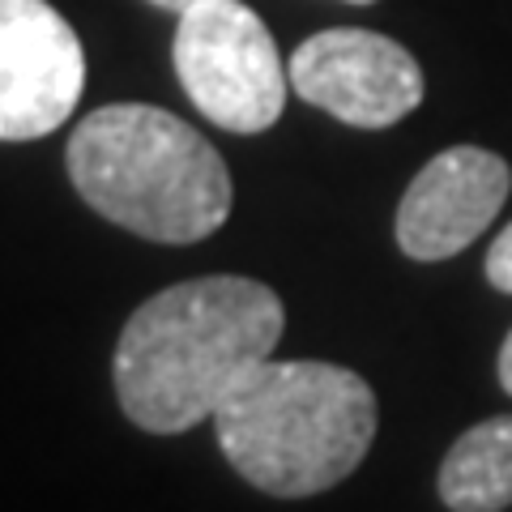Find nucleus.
Segmentation results:
<instances>
[{
	"label": "nucleus",
	"mask_w": 512,
	"mask_h": 512,
	"mask_svg": "<svg viewBox=\"0 0 512 512\" xmlns=\"http://www.w3.org/2000/svg\"><path fill=\"white\" fill-rule=\"evenodd\" d=\"M512 171L483 146H453L414 175L397 205V248L414 261H448L504 210Z\"/></svg>",
	"instance_id": "nucleus-7"
},
{
	"label": "nucleus",
	"mask_w": 512,
	"mask_h": 512,
	"mask_svg": "<svg viewBox=\"0 0 512 512\" xmlns=\"http://www.w3.org/2000/svg\"><path fill=\"white\" fill-rule=\"evenodd\" d=\"M495 372H500L504 393L512 397V333H508V338H504V346H500V363H495Z\"/></svg>",
	"instance_id": "nucleus-10"
},
{
	"label": "nucleus",
	"mask_w": 512,
	"mask_h": 512,
	"mask_svg": "<svg viewBox=\"0 0 512 512\" xmlns=\"http://www.w3.org/2000/svg\"><path fill=\"white\" fill-rule=\"evenodd\" d=\"M487 282L495 291L512 295V222L500 231V239H495L491 252H487Z\"/></svg>",
	"instance_id": "nucleus-9"
},
{
	"label": "nucleus",
	"mask_w": 512,
	"mask_h": 512,
	"mask_svg": "<svg viewBox=\"0 0 512 512\" xmlns=\"http://www.w3.org/2000/svg\"><path fill=\"white\" fill-rule=\"evenodd\" d=\"M346 5H372V0H346Z\"/></svg>",
	"instance_id": "nucleus-12"
},
{
	"label": "nucleus",
	"mask_w": 512,
	"mask_h": 512,
	"mask_svg": "<svg viewBox=\"0 0 512 512\" xmlns=\"http://www.w3.org/2000/svg\"><path fill=\"white\" fill-rule=\"evenodd\" d=\"M282 329V299L256 278L175 282L128 316L116 342L120 410L141 431L180 436L214 419L235 384L274 355Z\"/></svg>",
	"instance_id": "nucleus-1"
},
{
	"label": "nucleus",
	"mask_w": 512,
	"mask_h": 512,
	"mask_svg": "<svg viewBox=\"0 0 512 512\" xmlns=\"http://www.w3.org/2000/svg\"><path fill=\"white\" fill-rule=\"evenodd\" d=\"M291 90L355 128H389L423 103V69L402 43L338 26L303 39L291 56Z\"/></svg>",
	"instance_id": "nucleus-5"
},
{
	"label": "nucleus",
	"mask_w": 512,
	"mask_h": 512,
	"mask_svg": "<svg viewBox=\"0 0 512 512\" xmlns=\"http://www.w3.org/2000/svg\"><path fill=\"white\" fill-rule=\"evenodd\" d=\"M86 86L77 30L47 0H0V141L47 137Z\"/></svg>",
	"instance_id": "nucleus-6"
},
{
	"label": "nucleus",
	"mask_w": 512,
	"mask_h": 512,
	"mask_svg": "<svg viewBox=\"0 0 512 512\" xmlns=\"http://www.w3.org/2000/svg\"><path fill=\"white\" fill-rule=\"evenodd\" d=\"M69 180L94 214L154 244H197L231 214V171L197 128L150 103H107L73 128Z\"/></svg>",
	"instance_id": "nucleus-3"
},
{
	"label": "nucleus",
	"mask_w": 512,
	"mask_h": 512,
	"mask_svg": "<svg viewBox=\"0 0 512 512\" xmlns=\"http://www.w3.org/2000/svg\"><path fill=\"white\" fill-rule=\"evenodd\" d=\"M440 500L453 512H500L512 504V414L474 423L440 466Z\"/></svg>",
	"instance_id": "nucleus-8"
},
{
	"label": "nucleus",
	"mask_w": 512,
	"mask_h": 512,
	"mask_svg": "<svg viewBox=\"0 0 512 512\" xmlns=\"http://www.w3.org/2000/svg\"><path fill=\"white\" fill-rule=\"evenodd\" d=\"M154 9H167V13H184V9H192V5H201V0H150Z\"/></svg>",
	"instance_id": "nucleus-11"
},
{
	"label": "nucleus",
	"mask_w": 512,
	"mask_h": 512,
	"mask_svg": "<svg viewBox=\"0 0 512 512\" xmlns=\"http://www.w3.org/2000/svg\"><path fill=\"white\" fill-rule=\"evenodd\" d=\"M376 419L372 384L350 367L265 359L214 410V436L244 483L278 500H303L359 470Z\"/></svg>",
	"instance_id": "nucleus-2"
},
{
	"label": "nucleus",
	"mask_w": 512,
	"mask_h": 512,
	"mask_svg": "<svg viewBox=\"0 0 512 512\" xmlns=\"http://www.w3.org/2000/svg\"><path fill=\"white\" fill-rule=\"evenodd\" d=\"M175 73L192 107L227 133L274 128L291 90L269 26L239 0H201L180 13Z\"/></svg>",
	"instance_id": "nucleus-4"
}]
</instances>
